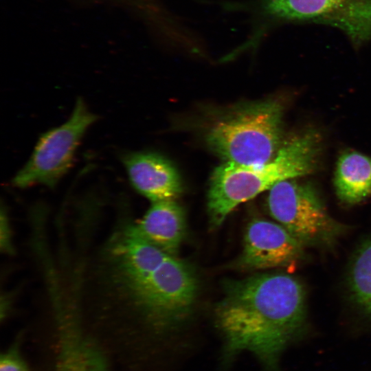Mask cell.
Instances as JSON below:
<instances>
[{
	"instance_id": "obj_1",
	"label": "cell",
	"mask_w": 371,
	"mask_h": 371,
	"mask_svg": "<svg viewBox=\"0 0 371 371\" xmlns=\"http://www.w3.org/2000/svg\"><path fill=\"white\" fill-rule=\"evenodd\" d=\"M196 291L190 266L146 240L126 216L79 262L77 298L81 311L137 316L164 328L190 314Z\"/></svg>"
},
{
	"instance_id": "obj_2",
	"label": "cell",
	"mask_w": 371,
	"mask_h": 371,
	"mask_svg": "<svg viewBox=\"0 0 371 371\" xmlns=\"http://www.w3.org/2000/svg\"><path fill=\"white\" fill-rule=\"evenodd\" d=\"M304 304L302 284L285 273L229 282L215 311L226 341L225 358L247 350L274 369L280 352L302 327Z\"/></svg>"
},
{
	"instance_id": "obj_3",
	"label": "cell",
	"mask_w": 371,
	"mask_h": 371,
	"mask_svg": "<svg viewBox=\"0 0 371 371\" xmlns=\"http://www.w3.org/2000/svg\"><path fill=\"white\" fill-rule=\"evenodd\" d=\"M320 150L319 134L307 131L284 143L274 157L263 165L225 161L218 166L210 178L207 196L211 225L220 226L236 207L276 183L311 173L316 168Z\"/></svg>"
},
{
	"instance_id": "obj_4",
	"label": "cell",
	"mask_w": 371,
	"mask_h": 371,
	"mask_svg": "<svg viewBox=\"0 0 371 371\" xmlns=\"http://www.w3.org/2000/svg\"><path fill=\"white\" fill-rule=\"evenodd\" d=\"M283 110L275 99L237 105L212 124L206 142L226 161L263 165L281 147Z\"/></svg>"
},
{
	"instance_id": "obj_5",
	"label": "cell",
	"mask_w": 371,
	"mask_h": 371,
	"mask_svg": "<svg viewBox=\"0 0 371 371\" xmlns=\"http://www.w3.org/2000/svg\"><path fill=\"white\" fill-rule=\"evenodd\" d=\"M98 119L78 98L69 120L43 133L27 162L16 173L12 184L25 188L40 184L56 186L69 171L77 147L88 128Z\"/></svg>"
},
{
	"instance_id": "obj_6",
	"label": "cell",
	"mask_w": 371,
	"mask_h": 371,
	"mask_svg": "<svg viewBox=\"0 0 371 371\" xmlns=\"http://www.w3.org/2000/svg\"><path fill=\"white\" fill-rule=\"evenodd\" d=\"M269 190L271 216L300 242L326 240L336 231V224L310 185L291 179L276 183Z\"/></svg>"
},
{
	"instance_id": "obj_7",
	"label": "cell",
	"mask_w": 371,
	"mask_h": 371,
	"mask_svg": "<svg viewBox=\"0 0 371 371\" xmlns=\"http://www.w3.org/2000/svg\"><path fill=\"white\" fill-rule=\"evenodd\" d=\"M265 9L276 18L339 28L356 46L371 38V0H267Z\"/></svg>"
},
{
	"instance_id": "obj_8",
	"label": "cell",
	"mask_w": 371,
	"mask_h": 371,
	"mask_svg": "<svg viewBox=\"0 0 371 371\" xmlns=\"http://www.w3.org/2000/svg\"><path fill=\"white\" fill-rule=\"evenodd\" d=\"M301 254V242L282 225L257 218L247 227L240 264L249 269L284 267Z\"/></svg>"
},
{
	"instance_id": "obj_9",
	"label": "cell",
	"mask_w": 371,
	"mask_h": 371,
	"mask_svg": "<svg viewBox=\"0 0 371 371\" xmlns=\"http://www.w3.org/2000/svg\"><path fill=\"white\" fill-rule=\"evenodd\" d=\"M133 188L153 203L175 200L182 192L181 181L175 166L155 153H128L122 155Z\"/></svg>"
},
{
	"instance_id": "obj_10",
	"label": "cell",
	"mask_w": 371,
	"mask_h": 371,
	"mask_svg": "<svg viewBox=\"0 0 371 371\" xmlns=\"http://www.w3.org/2000/svg\"><path fill=\"white\" fill-rule=\"evenodd\" d=\"M135 224L146 240L176 256L185 235L186 219L182 207L175 200L153 202Z\"/></svg>"
},
{
	"instance_id": "obj_11",
	"label": "cell",
	"mask_w": 371,
	"mask_h": 371,
	"mask_svg": "<svg viewBox=\"0 0 371 371\" xmlns=\"http://www.w3.org/2000/svg\"><path fill=\"white\" fill-rule=\"evenodd\" d=\"M56 319L60 338L58 371H106L98 351L82 334L79 318L63 312Z\"/></svg>"
},
{
	"instance_id": "obj_12",
	"label": "cell",
	"mask_w": 371,
	"mask_h": 371,
	"mask_svg": "<svg viewBox=\"0 0 371 371\" xmlns=\"http://www.w3.org/2000/svg\"><path fill=\"white\" fill-rule=\"evenodd\" d=\"M337 195L348 204L359 203L371 194V157L346 151L339 157L334 180Z\"/></svg>"
},
{
	"instance_id": "obj_13",
	"label": "cell",
	"mask_w": 371,
	"mask_h": 371,
	"mask_svg": "<svg viewBox=\"0 0 371 371\" xmlns=\"http://www.w3.org/2000/svg\"><path fill=\"white\" fill-rule=\"evenodd\" d=\"M350 286L356 302L371 314V240L359 249L353 260Z\"/></svg>"
},
{
	"instance_id": "obj_14",
	"label": "cell",
	"mask_w": 371,
	"mask_h": 371,
	"mask_svg": "<svg viewBox=\"0 0 371 371\" xmlns=\"http://www.w3.org/2000/svg\"><path fill=\"white\" fill-rule=\"evenodd\" d=\"M0 371H28L27 365L19 355L16 346L1 355Z\"/></svg>"
},
{
	"instance_id": "obj_15",
	"label": "cell",
	"mask_w": 371,
	"mask_h": 371,
	"mask_svg": "<svg viewBox=\"0 0 371 371\" xmlns=\"http://www.w3.org/2000/svg\"><path fill=\"white\" fill-rule=\"evenodd\" d=\"M1 249L5 254L14 252L11 239V229L6 210L1 207Z\"/></svg>"
}]
</instances>
